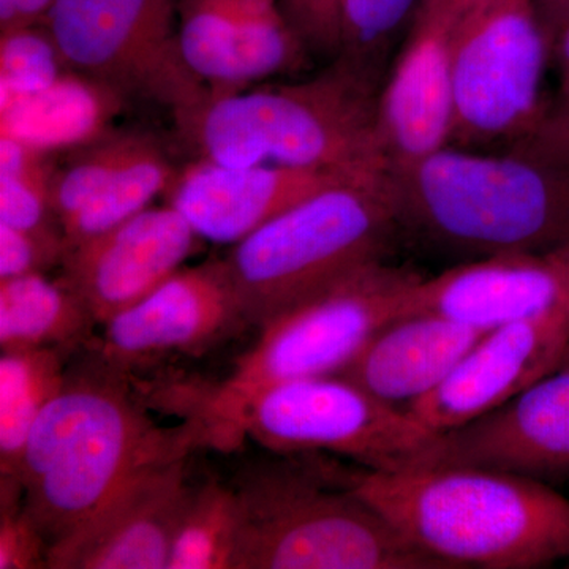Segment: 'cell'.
I'll list each match as a JSON object with an SVG mask.
<instances>
[{"instance_id":"3957f363","label":"cell","mask_w":569,"mask_h":569,"mask_svg":"<svg viewBox=\"0 0 569 569\" xmlns=\"http://www.w3.org/2000/svg\"><path fill=\"white\" fill-rule=\"evenodd\" d=\"M388 181L400 230L467 261L569 246V173L529 157L447 146Z\"/></svg>"},{"instance_id":"4fadbf2b","label":"cell","mask_w":569,"mask_h":569,"mask_svg":"<svg viewBox=\"0 0 569 569\" xmlns=\"http://www.w3.org/2000/svg\"><path fill=\"white\" fill-rule=\"evenodd\" d=\"M462 3L421 0L378 92V137L389 170L447 148L452 133V47Z\"/></svg>"},{"instance_id":"5b68a950","label":"cell","mask_w":569,"mask_h":569,"mask_svg":"<svg viewBox=\"0 0 569 569\" xmlns=\"http://www.w3.org/2000/svg\"><path fill=\"white\" fill-rule=\"evenodd\" d=\"M231 486L242 509L238 569H443L356 496L343 471L258 460Z\"/></svg>"},{"instance_id":"ac0fdd59","label":"cell","mask_w":569,"mask_h":569,"mask_svg":"<svg viewBox=\"0 0 569 569\" xmlns=\"http://www.w3.org/2000/svg\"><path fill=\"white\" fill-rule=\"evenodd\" d=\"M358 179L290 164L227 167L201 159L178 171L167 194L201 239L233 246L306 198Z\"/></svg>"},{"instance_id":"d6a6232c","label":"cell","mask_w":569,"mask_h":569,"mask_svg":"<svg viewBox=\"0 0 569 569\" xmlns=\"http://www.w3.org/2000/svg\"><path fill=\"white\" fill-rule=\"evenodd\" d=\"M280 6L307 50L337 58L346 0H280Z\"/></svg>"},{"instance_id":"ba28073f","label":"cell","mask_w":569,"mask_h":569,"mask_svg":"<svg viewBox=\"0 0 569 569\" xmlns=\"http://www.w3.org/2000/svg\"><path fill=\"white\" fill-rule=\"evenodd\" d=\"M550 52L535 0H468L452 47L451 142L508 151L530 137L548 108L542 81Z\"/></svg>"},{"instance_id":"4316f807","label":"cell","mask_w":569,"mask_h":569,"mask_svg":"<svg viewBox=\"0 0 569 569\" xmlns=\"http://www.w3.org/2000/svg\"><path fill=\"white\" fill-rule=\"evenodd\" d=\"M153 140L149 133L112 129L99 140L67 151L70 157L62 164L54 163L51 179V203L59 222L81 211Z\"/></svg>"},{"instance_id":"9c48e42d","label":"cell","mask_w":569,"mask_h":569,"mask_svg":"<svg viewBox=\"0 0 569 569\" xmlns=\"http://www.w3.org/2000/svg\"><path fill=\"white\" fill-rule=\"evenodd\" d=\"M244 437L280 456L332 452L391 471L417 466L438 433L346 377L323 376L254 395L236 419L231 448Z\"/></svg>"},{"instance_id":"d590c367","label":"cell","mask_w":569,"mask_h":569,"mask_svg":"<svg viewBox=\"0 0 569 569\" xmlns=\"http://www.w3.org/2000/svg\"><path fill=\"white\" fill-rule=\"evenodd\" d=\"M556 123V126H569V78L560 81V91L553 102L546 108L541 121Z\"/></svg>"},{"instance_id":"d6986e66","label":"cell","mask_w":569,"mask_h":569,"mask_svg":"<svg viewBox=\"0 0 569 569\" xmlns=\"http://www.w3.org/2000/svg\"><path fill=\"white\" fill-rule=\"evenodd\" d=\"M485 335L441 313H406L376 332L337 376L407 411L440 387Z\"/></svg>"},{"instance_id":"ffe728a7","label":"cell","mask_w":569,"mask_h":569,"mask_svg":"<svg viewBox=\"0 0 569 569\" xmlns=\"http://www.w3.org/2000/svg\"><path fill=\"white\" fill-rule=\"evenodd\" d=\"M127 102L107 82L70 70L50 88L0 111V137L41 152L71 151L110 132Z\"/></svg>"},{"instance_id":"ab89813d","label":"cell","mask_w":569,"mask_h":569,"mask_svg":"<svg viewBox=\"0 0 569 569\" xmlns=\"http://www.w3.org/2000/svg\"><path fill=\"white\" fill-rule=\"evenodd\" d=\"M456 2L463 3V6H466V3L468 2V0H456Z\"/></svg>"},{"instance_id":"30bf717a","label":"cell","mask_w":569,"mask_h":569,"mask_svg":"<svg viewBox=\"0 0 569 569\" xmlns=\"http://www.w3.org/2000/svg\"><path fill=\"white\" fill-rule=\"evenodd\" d=\"M47 26L71 69L170 108L179 126L212 97L183 61L178 0H56Z\"/></svg>"},{"instance_id":"1f68e13d","label":"cell","mask_w":569,"mask_h":569,"mask_svg":"<svg viewBox=\"0 0 569 569\" xmlns=\"http://www.w3.org/2000/svg\"><path fill=\"white\" fill-rule=\"evenodd\" d=\"M67 253L66 236L32 233L0 223V280L47 274L61 268Z\"/></svg>"},{"instance_id":"83f0119b","label":"cell","mask_w":569,"mask_h":569,"mask_svg":"<svg viewBox=\"0 0 569 569\" xmlns=\"http://www.w3.org/2000/svg\"><path fill=\"white\" fill-rule=\"evenodd\" d=\"M50 156L0 137V223L32 233L63 234L51 203L54 163Z\"/></svg>"},{"instance_id":"e0dca14e","label":"cell","mask_w":569,"mask_h":569,"mask_svg":"<svg viewBox=\"0 0 569 569\" xmlns=\"http://www.w3.org/2000/svg\"><path fill=\"white\" fill-rule=\"evenodd\" d=\"M569 301V246L552 252L503 253L422 277L410 312H436L478 331L539 316Z\"/></svg>"},{"instance_id":"7c38bea8","label":"cell","mask_w":569,"mask_h":569,"mask_svg":"<svg viewBox=\"0 0 569 569\" xmlns=\"http://www.w3.org/2000/svg\"><path fill=\"white\" fill-rule=\"evenodd\" d=\"M568 359L569 301L490 329L440 387L407 411L433 433L448 432L503 406Z\"/></svg>"},{"instance_id":"484cf974","label":"cell","mask_w":569,"mask_h":569,"mask_svg":"<svg viewBox=\"0 0 569 569\" xmlns=\"http://www.w3.org/2000/svg\"><path fill=\"white\" fill-rule=\"evenodd\" d=\"M179 47L212 97L241 91L233 0H178Z\"/></svg>"},{"instance_id":"5bb4252c","label":"cell","mask_w":569,"mask_h":569,"mask_svg":"<svg viewBox=\"0 0 569 569\" xmlns=\"http://www.w3.org/2000/svg\"><path fill=\"white\" fill-rule=\"evenodd\" d=\"M193 488L187 458L142 468L51 546L48 569H168Z\"/></svg>"},{"instance_id":"8992f818","label":"cell","mask_w":569,"mask_h":569,"mask_svg":"<svg viewBox=\"0 0 569 569\" xmlns=\"http://www.w3.org/2000/svg\"><path fill=\"white\" fill-rule=\"evenodd\" d=\"M400 231L388 178L328 187L231 247L223 258L249 326H261L387 260Z\"/></svg>"},{"instance_id":"603a6c76","label":"cell","mask_w":569,"mask_h":569,"mask_svg":"<svg viewBox=\"0 0 569 569\" xmlns=\"http://www.w3.org/2000/svg\"><path fill=\"white\" fill-rule=\"evenodd\" d=\"M242 509L231 482L194 486L176 531L168 569H238Z\"/></svg>"},{"instance_id":"7402d4cb","label":"cell","mask_w":569,"mask_h":569,"mask_svg":"<svg viewBox=\"0 0 569 569\" xmlns=\"http://www.w3.org/2000/svg\"><path fill=\"white\" fill-rule=\"evenodd\" d=\"M67 353L56 348L7 350L0 356V478L20 481L28 438L67 377Z\"/></svg>"},{"instance_id":"f1b7e54d","label":"cell","mask_w":569,"mask_h":569,"mask_svg":"<svg viewBox=\"0 0 569 569\" xmlns=\"http://www.w3.org/2000/svg\"><path fill=\"white\" fill-rule=\"evenodd\" d=\"M421 0H346L336 61L367 80L387 77L389 56L407 33Z\"/></svg>"},{"instance_id":"836d02e7","label":"cell","mask_w":569,"mask_h":569,"mask_svg":"<svg viewBox=\"0 0 569 569\" xmlns=\"http://www.w3.org/2000/svg\"><path fill=\"white\" fill-rule=\"evenodd\" d=\"M507 152L529 157L569 173V126L539 122L530 137Z\"/></svg>"},{"instance_id":"6da1fadb","label":"cell","mask_w":569,"mask_h":569,"mask_svg":"<svg viewBox=\"0 0 569 569\" xmlns=\"http://www.w3.org/2000/svg\"><path fill=\"white\" fill-rule=\"evenodd\" d=\"M206 448L192 419L157 426L133 381L96 355L67 370L22 452L24 509L50 542L69 535L142 468Z\"/></svg>"},{"instance_id":"52a82bcc","label":"cell","mask_w":569,"mask_h":569,"mask_svg":"<svg viewBox=\"0 0 569 569\" xmlns=\"http://www.w3.org/2000/svg\"><path fill=\"white\" fill-rule=\"evenodd\" d=\"M422 277L377 261L261 326L257 343L219 383L186 397L206 445L231 448L236 419L258 392L299 378L337 376L376 332L406 316Z\"/></svg>"},{"instance_id":"cb8c5ba5","label":"cell","mask_w":569,"mask_h":569,"mask_svg":"<svg viewBox=\"0 0 569 569\" xmlns=\"http://www.w3.org/2000/svg\"><path fill=\"white\" fill-rule=\"evenodd\" d=\"M178 171L162 144L153 140L111 179L102 192L62 223L67 249L96 238L148 209L153 198L168 192Z\"/></svg>"},{"instance_id":"f35d334b","label":"cell","mask_w":569,"mask_h":569,"mask_svg":"<svg viewBox=\"0 0 569 569\" xmlns=\"http://www.w3.org/2000/svg\"><path fill=\"white\" fill-rule=\"evenodd\" d=\"M568 17H569V2L567 3V7H565L563 14H561L559 29L561 28V24H563V22L568 20ZM559 29H557V31H559ZM553 37H556V36H553Z\"/></svg>"},{"instance_id":"8d00e7d4","label":"cell","mask_w":569,"mask_h":569,"mask_svg":"<svg viewBox=\"0 0 569 569\" xmlns=\"http://www.w3.org/2000/svg\"><path fill=\"white\" fill-rule=\"evenodd\" d=\"M552 52L556 56L557 66H559L560 81L569 78V17L561 24L559 31L552 41Z\"/></svg>"},{"instance_id":"9a60e30c","label":"cell","mask_w":569,"mask_h":569,"mask_svg":"<svg viewBox=\"0 0 569 569\" xmlns=\"http://www.w3.org/2000/svg\"><path fill=\"white\" fill-rule=\"evenodd\" d=\"M200 241L203 239L173 206L148 208L69 247L59 277L102 326L182 269Z\"/></svg>"},{"instance_id":"f546056e","label":"cell","mask_w":569,"mask_h":569,"mask_svg":"<svg viewBox=\"0 0 569 569\" xmlns=\"http://www.w3.org/2000/svg\"><path fill=\"white\" fill-rule=\"evenodd\" d=\"M70 70L47 22L0 33V111L50 88Z\"/></svg>"},{"instance_id":"277c9868","label":"cell","mask_w":569,"mask_h":569,"mask_svg":"<svg viewBox=\"0 0 569 569\" xmlns=\"http://www.w3.org/2000/svg\"><path fill=\"white\" fill-rule=\"evenodd\" d=\"M378 92L335 61L310 80L211 97L179 127L203 159L227 167L280 163L383 179Z\"/></svg>"},{"instance_id":"4dcf8cb0","label":"cell","mask_w":569,"mask_h":569,"mask_svg":"<svg viewBox=\"0 0 569 569\" xmlns=\"http://www.w3.org/2000/svg\"><path fill=\"white\" fill-rule=\"evenodd\" d=\"M50 542L24 509L18 479L0 478V569H48Z\"/></svg>"},{"instance_id":"44dd1931","label":"cell","mask_w":569,"mask_h":569,"mask_svg":"<svg viewBox=\"0 0 569 569\" xmlns=\"http://www.w3.org/2000/svg\"><path fill=\"white\" fill-rule=\"evenodd\" d=\"M100 328L91 310L61 277L28 274L0 280V351L89 348Z\"/></svg>"},{"instance_id":"e575fe53","label":"cell","mask_w":569,"mask_h":569,"mask_svg":"<svg viewBox=\"0 0 569 569\" xmlns=\"http://www.w3.org/2000/svg\"><path fill=\"white\" fill-rule=\"evenodd\" d=\"M56 0H0V33L43 24Z\"/></svg>"},{"instance_id":"2e32d148","label":"cell","mask_w":569,"mask_h":569,"mask_svg":"<svg viewBox=\"0 0 569 569\" xmlns=\"http://www.w3.org/2000/svg\"><path fill=\"white\" fill-rule=\"evenodd\" d=\"M417 466H468L535 479L569 475V365L503 406L438 433Z\"/></svg>"},{"instance_id":"d4e9b609","label":"cell","mask_w":569,"mask_h":569,"mask_svg":"<svg viewBox=\"0 0 569 569\" xmlns=\"http://www.w3.org/2000/svg\"><path fill=\"white\" fill-rule=\"evenodd\" d=\"M233 13L236 67L242 88L306 66L310 51L288 21L280 0H233Z\"/></svg>"},{"instance_id":"74e56055","label":"cell","mask_w":569,"mask_h":569,"mask_svg":"<svg viewBox=\"0 0 569 569\" xmlns=\"http://www.w3.org/2000/svg\"><path fill=\"white\" fill-rule=\"evenodd\" d=\"M535 2H537L539 14H541L546 28H548L550 39L553 40V36L559 29L561 14H563L569 0H535Z\"/></svg>"},{"instance_id":"7a4b0ae2","label":"cell","mask_w":569,"mask_h":569,"mask_svg":"<svg viewBox=\"0 0 569 569\" xmlns=\"http://www.w3.org/2000/svg\"><path fill=\"white\" fill-rule=\"evenodd\" d=\"M343 481L443 569H533L569 561V498L492 468L343 471Z\"/></svg>"},{"instance_id":"8fae6325","label":"cell","mask_w":569,"mask_h":569,"mask_svg":"<svg viewBox=\"0 0 569 569\" xmlns=\"http://www.w3.org/2000/svg\"><path fill=\"white\" fill-rule=\"evenodd\" d=\"M247 323L223 258L183 266L167 282L100 326L88 348L119 372L197 356Z\"/></svg>"}]
</instances>
